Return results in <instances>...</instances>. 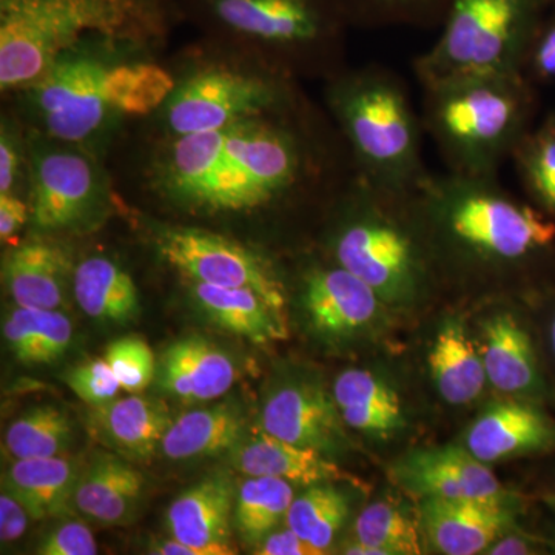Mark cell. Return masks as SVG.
Listing matches in <instances>:
<instances>
[{"instance_id":"1","label":"cell","mask_w":555,"mask_h":555,"mask_svg":"<svg viewBox=\"0 0 555 555\" xmlns=\"http://www.w3.org/2000/svg\"><path fill=\"white\" fill-rule=\"evenodd\" d=\"M356 177L341 134L324 137L297 100L225 129L177 138L163 173L175 199L206 211L261 210Z\"/></svg>"},{"instance_id":"2","label":"cell","mask_w":555,"mask_h":555,"mask_svg":"<svg viewBox=\"0 0 555 555\" xmlns=\"http://www.w3.org/2000/svg\"><path fill=\"white\" fill-rule=\"evenodd\" d=\"M327 105L358 177L397 193H414L425 181L422 113L397 72L379 64L338 72Z\"/></svg>"},{"instance_id":"3","label":"cell","mask_w":555,"mask_h":555,"mask_svg":"<svg viewBox=\"0 0 555 555\" xmlns=\"http://www.w3.org/2000/svg\"><path fill=\"white\" fill-rule=\"evenodd\" d=\"M537 107L524 73L423 87L422 120L448 171L499 179L528 131Z\"/></svg>"},{"instance_id":"4","label":"cell","mask_w":555,"mask_h":555,"mask_svg":"<svg viewBox=\"0 0 555 555\" xmlns=\"http://www.w3.org/2000/svg\"><path fill=\"white\" fill-rule=\"evenodd\" d=\"M412 198L423 225L460 257L521 266L554 250V219L507 195L496 179L430 171Z\"/></svg>"},{"instance_id":"5","label":"cell","mask_w":555,"mask_h":555,"mask_svg":"<svg viewBox=\"0 0 555 555\" xmlns=\"http://www.w3.org/2000/svg\"><path fill=\"white\" fill-rule=\"evenodd\" d=\"M160 17V0H0V87L38 82L89 36L147 30Z\"/></svg>"},{"instance_id":"6","label":"cell","mask_w":555,"mask_h":555,"mask_svg":"<svg viewBox=\"0 0 555 555\" xmlns=\"http://www.w3.org/2000/svg\"><path fill=\"white\" fill-rule=\"evenodd\" d=\"M346 219L332 241L335 262L377 292L382 301L414 297L425 278V246L412 193L353 179L343 193Z\"/></svg>"},{"instance_id":"7","label":"cell","mask_w":555,"mask_h":555,"mask_svg":"<svg viewBox=\"0 0 555 555\" xmlns=\"http://www.w3.org/2000/svg\"><path fill=\"white\" fill-rule=\"evenodd\" d=\"M175 89L158 65L64 54L35 83V102L51 137L82 141L112 115H149Z\"/></svg>"},{"instance_id":"8","label":"cell","mask_w":555,"mask_h":555,"mask_svg":"<svg viewBox=\"0 0 555 555\" xmlns=\"http://www.w3.org/2000/svg\"><path fill=\"white\" fill-rule=\"evenodd\" d=\"M550 0H456L437 42L414 61L422 87L517 75Z\"/></svg>"},{"instance_id":"9","label":"cell","mask_w":555,"mask_h":555,"mask_svg":"<svg viewBox=\"0 0 555 555\" xmlns=\"http://www.w3.org/2000/svg\"><path fill=\"white\" fill-rule=\"evenodd\" d=\"M199 17L275 51L288 65L335 76L349 27L335 0H189Z\"/></svg>"},{"instance_id":"10","label":"cell","mask_w":555,"mask_h":555,"mask_svg":"<svg viewBox=\"0 0 555 555\" xmlns=\"http://www.w3.org/2000/svg\"><path fill=\"white\" fill-rule=\"evenodd\" d=\"M295 100L297 94L283 76L206 69L170 94L167 124L177 138L208 133L268 115Z\"/></svg>"},{"instance_id":"11","label":"cell","mask_w":555,"mask_h":555,"mask_svg":"<svg viewBox=\"0 0 555 555\" xmlns=\"http://www.w3.org/2000/svg\"><path fill=\"white\" fill-rule=\"evenodd\" d=\"M160 255L192 283L248 287L278 306L286 305L284 286L268 259L235 241L199 229H170L158 241Z\"/></svg>"},{"instance_id":"12","label":"cell","mask_w":555,"mask_h":555,"mask_svg":"<svg viewBox=\"0 0 555 555\" xmlns=\"http://www.w3.org/2000/svg\"><path fill=\"white\" fill-rule=\"evenodd\" d=\"M401 485L423 499H499L500 485L469 449L443 447L416 451L397 466Z\"/></svg>"},{"instance_id":"13","label":"cell","mask_w":555,"mask_h":555,"mask_svg":"<svg viewBox=\"0 0 555 555\" xmlns=\"http://www.w3.org/2000/svg\"><path fill=\"white\" fill-rule=\"evenodd\" d=\"M96 189L89 160L75 153H43L33 171V222L40 230L72 228L86 217Z\"/></svg>"},{"instance_id":"14","label":"cell","mask_w":555,"mask_h":555,"mask_svg":"<svg viewBox=\"0 0 555 555\" xmlns=\"http://www.w3.org/2000/svg\"><path fill=\"white\" fill-rule=\"evenodd\" d=\"M235 503V489L228 477L199 481L171 503L167 513L171 537L195 547L199 555L236 554L230 534Z\"/></svg>"},{"instance_id":"15","label":"cell","mask_w":555,"mask_h":555,"mask_svg":"<svg viewBox=\"0 0 555 555\" xmlns=\"http://www.w3.org/2000/svg\"><path fill=\"white\" fill-rule=\"evenodd\" d=\"M382 298L364 281L341 268H313L302 283V305L310 323L331 337L353 334L371 323Z\"/></svg>"},{"instance_id":"16","label":"cell","mask_w":555,"mask_h":555,"mask_svg":"<svg viewBox=\"0 0 555 555\" xmlns=\"http://www.w3.org/2000/svg\"><path fill=\"white\" fill-rule=\"evenodd\" d=\"M422 514L430 542L447 555L483 553L513 524L499 499H425Z\"/></svg>"},{"instance_id":"17","label":"cell","mask_w":555,"mask_h":555,"mask_svg":"<svg viewBox=\"0 0 555 555\" xmlns=\"http://www.w3.org/2000/svg\"><path fill=\"white\" fill-rule=\"evenodd\" d=\"M156 374L164 392L185 401L217 400L238 377L232 358L198 337L179 339L167 347Z\"/></svg>"},{"instance_id":"18","label":"cell","mask_w":555,"mask_h":555,"mask_svg":"<svg viewBox=\"0 0 555 555\" xmlns=\"http://www.w3.org/2000/svg\"><path fill=\"white\" fill-rule=\"evenodd\" d=\"M338 406L334 398L310 386H287L269 398L261 427L269 436L326 451L339 436Z\"/></svg>"},{"instance_id":"19","label":"cell","mask_w":555,"mask_h":555,"mask_svg":"<svg viewBox=\"0 0 555 555\" xmlns=\"http://www.w3.org/2000/svg\"><path fill=\"white\" fill-rule=\"evenodd\" d=\"M467 449L483 463L555 448V423L529 404H499L474 423Z\"/></svg>"},{"instance_id":"20","label":"cell","mask_w":555,"mask_h":555,"mask_svg":"<svg viewBox=\"0 0 555 555\" xmlns=\"http://www.w3.org/2000/svg\"><path fill=\"white\" fill-rule=\"evenodd\" d=\"M232 463L248 477H276L288 483L315 486L352 481L353 477L324 456L323 451L297 447L269 436L247 438L232 449Z\"/></svg>"},{"instance_id":"21","label":"cell","mask_w":555,"mask_h":555,"mask_svg":"<svg viewBox=\"0 0 555 555\" xmlns=\"http://www.w3.org/2000/svg\"><path fill=\"white\" fill-rule=\"evenodd\" d=\"M193 297L219 327L247 338L254 345L286 339L283 306L248 287H218L193 283Z\"/></svg>"},{"instance_id":"22","label":"cell","mask_w":555,"mask_h":555,"mask_svg":"<svg viewBox=\"0 0 555 555\" xmlns=\"http://www.w3.org/2000/svg\"><path fill=\"white\" fill-rule=\"evenodd\" d=\"M173 418L160 401L131 397L112 400L90 412V426L96 436L126 456L145 460L160 448Z\"/></svg>"},{"instance_id":"23","label":"cell","mask_w":555,"mask_h":555,"mask_svg":"<svg viewBox=\"0 0 555 555\" xmlns=\"http://www.w3.org/2000/svg\"><path fill=\"white\" fill-rule=\"evenodd\" d=\"M67 270L64 251L46 241L22 244L3 262L11 297L22 308L60 309Z\"/></svg>"},{"instance_id":"24","label":"cell","mask_w":555,"mask_h":555,"mask_svg":"<svg viewBox=\"0 0 555 555\" xmlns=\"http://www.w3.org/2000/svg\"><path fill=\"white\" fill-rule=\"evenodd\" d=\"M144 488V478L118 456L104 455L79 478L75 507L82 516L104 526L129 520Z\"/></svg>"},{"instance_id":"25","label":"cell","mask_w":555,"mask_h":555,"mask_svg":"<svg viewBox=\"0 0 555 555\" xmlns=\"http://www.w3.org/2000/svg\"><path fill=\"white\" fill-rule=\"evenodd\" d=\"M78 474L64 456L16 460L7 476L5 489L28 511L33 520L62 518L75 507Z\"/></svg>"},{"instance_id":"26","label":"cell","mask_w":555,"mask_h":555,"mask_svg":"<svg viewBox=\"0 0 555 555\" xmlns=\"http://www.w3.org/2000/svg\"><path fill=\"white\" fill-rule=\"evenodd\" d=\"M486 377L502 392H532L542 387L532 339L511 315L492 318L485 326Z\"/></svg>"},{"instance_id":"27","label":"cell","mask_w":555,"mask_h":555,"mask_svg":"<svg viewBox=\"0 0 555 555\" xmlns=\"http://www.w3.org/2000/svg\"><path fill=\"white\" fill-rule=\"evenodd\" d=\"M334 400L343 422L361 433L389 436L404 425L396 390L371 372H343L335 382Z\"/></svg>"},{"instance_id":"28","label":"cell","mask_w":555,"mask_h":555,"mask_svg":"<svg viewBox=\"0 0 555 555\" xmlns=\"http://www.w3.org/2000/svg\"><path fill=\"white\" fill-rule=\"evenodd\" d=\"M244 420L229 404L198 409L173 420L160 443L171 460L199 459L232 451L243 438Z\"/></svg>"},{"instance_id":"29","label":"cell","mask_w":555,"mask_h":555,"mask_svg":"<svg viewBox=\"0 0 555 555\" xmlns=\"http://www.w3.org/2000/svg\"><path fill=\"white\" fill-rule=\"evenodd\" d=\"M73 291L79 308L94 320L126 323L139 312L133 278L108 258L80 262L73 273Z\"/></svg>"},{"instance_id":"30","label":"cell","mask_w":555,"mask_h":555,"mask_svg":"<svg viewBox=\"0 0 555 555\" xmlns=\"http://www.w3.org/2000/svg\"><path fill=\"white\" fill-rule=\"evenodd\" d=\"M429 366L438 392L451 404L470 403L480 396L488 379L483 358L465 328L456 323L447 324L437 335Z\"/></svg>"},{"instance_id":"31","label":"cell","mask_w":555,"mask_h":555,"mask_svg":"<svg viewBox=\"0 0 555 555\" xmlns=\"http://www.w3.org/2000/svg\"><path fill=\"white\" fill-rule=\"evenodd\" d=\"M3 337L21 363L51 364L67 352L73 324L57 309L16 306L3 323Z\"/></svg>"},{"instance_id":"32","label":"cell","mask_w":555,"mask_h":555,"mask_svg":"<svg viewBox=\"0 0 555 555\" xmlns=\"http://www.w3.org/2000/svg\"><path fill=\"white\" fill-rule=\"evenodd\" d=\"M347 24L361 28H441L456 0H335Z\"/></svg>"},{"instance_id":"33","label":"cell","mask_w":555,"mask_h":555,"mask_svg":"<svg viewBox=\"0 0 555 555\" xmlns=\"http://www.w3.org/2000/svg\"><path fill=\"white\" fill-rule=\"evenodd\" d=\"M295 500L292 483L276 477H250L236 495L235 525L247 543H261Z\"/></svg>"},{"instance_id":"34","label":"cell","mask_w":555,"mask_h":555,"mask_svg":"<svg viewBox=\"0 0 555 555\" xmlns=\"http://www.w3.org/2000/svg\"><path fill=\"white\" fill-rule=\"evenodd\" d=\"M511 160L534 207L555 221V113L528 131Z\"/></svg>"},{"instance_id":"35","label":"cell","mask_w":555,"mask_h":555,"mask_svg":"<svg viewBox=\"0 0 555 555\" xmlns=\"http://www.w3.org/2000/svg\"><path fill=\"white\" fill-rule=\"evenodd\" d=\"M349 514L346 495L334 486L315 485L292 502L286 516L288 529L327 553Z\"/></svg>"},{"instance_id":"36","label":"cell","mask_w":555,"mask_h":555,"mask_svg":"<svg viewBox=\"0 0 555 555\" xmlns=\"http://www.w3.org/2000/svg\"><path fill=\"white\" fill-rule=\"evenodd\" d=\"M72 434V423L61 409L40 406L11 423L5 444L16 460L50 459L68 447Z\"/></svg>"},{"instance_id":"37","label":"cell","mask_w":555,"mask_h":555,"mask_svg":"<svg viewBox=\"0 0 555 555\" xmlns=\"http://www.w3.org/2000/svg\"><path fill=\"white\" fill-rule=\"evenodd\" d=\"M357 542L379 551L382 555H418L423 553L418 525L400 507L378 502L367 506L357 518Z\"/></svg>"},{"instance_id":"38","label":"cell","mask_w":555,"mask_h":555,"mask_svg":"<svg viewBox=\"0 0 555 555\" xmlns=\"http://www.w3.org/2000/svg\"><path fill=\"white\" fill-rule=\"evenodd\" d=\"M104 358L126 392H142L155 378V356L142 338L126 337L112 343Z\"/></svg>"},{"instance_id":"39","label":"cell","mask_w":555,"mask_h":555,"mask_svg":"<svg viewBox=\"0 0 555 555\" xmlns=\"http://www.w3.org/2000/svg\"><path fill=\"white\" fill-rule=\"evenodd\" d=\"M65 382L76 397L93 408L115 400L122 389L105 358H98L73 369Z\"/></svg>"},{"instance_id":"40","label":"cell","mask_w":555,"mask_h":555,"mask_svg":"<svg viewBox=\"0 0 555 555\" xmlns=\"http://www.w3.org/2000/svg\"><path fill=\"white\" fill-rule=\"evenodd\" d=\"M521 73L534 82L555 83V14L545 17L535 33Z\"/></svg>"},{"instance_id":"41","label":"cell","mask_w":555,"mask_h":555,"mask_svg":"<svg viewBox=\"0 0 555 555\" xmlns=\"http://www.w3.org/2000/svg\"><path fill=\"white\" fill-rule=\"evenodd\" d=\"M36 553L40 555H94L98 543L93 532L80 521H67L53 529L40 543Z\"/></svg>"},{"instance_id":"42","label":"cell","mask_w":555,"mask_h":555,"mask_svg":"<svg viewBox=\"0 0 555 555\" xmlns=\"http://www.w3.org/2000/svg\"><path fill=\"white\" fill-rule=\"evenodd\" d=\"M28 511L9 489L3 488L0 495V540L3 545L20 540L28 526Z\"/></svg>"},{"instance_id":"43","label":"cell","mask_w":555,"mask_h":555,"mask_svg":"<svg viewBox=\"0 0 555 555\" xmlns=\"http://www.w3.org/2000/svg\"><path fill=\"white\" fill-rule=\"evenodd\" d=\"M258 555H321L323 551L317 550L310 545L305 539L295 534L292 529L286 531L273 532L268 539L262 540L258 551Z\"/></svg>"},{"instance_id":"44","label":"cell","mask_w":555,"mask_h":555,"mask_svg":"<svg viewBox=\"0 0 555 555\" xmlns=\"http://www.w3.org/2000/svg\"><path fill=\"white\" fill-rule=\"evenodd\" d=\"M31 211L11 193H0V238L10 240L24 228Z\"/></svg>"},{"instance_id":"45","label":"cell","mask_w":555,"mask_h":555,"mask_svg":"<svg viewBox=\"0 0 555 555\" xmlns=\"http://www.w3.org/2000/svg\"><path fill=\"white\" fill-rule=\"evenodd\" d=\"M20 147H17L10 130L2 127L0 134V193H11L17 170H20Z\"/></svg>"},{"instance_id":"46","label":"cell","mask_w":555,"mask_h":555,"mask_svg":"<svg viewBox=\"0 0 555 555\" xmlns=\"http://www.w3.org/2000/svg\"><path fill=\"white\" fill-rule=\"evenodd\" d=\"M531 553V545L517 535L505 537V539L491 545V551H489V554L492 555H524Z\"/></svg>"},{"instance_id":"47","label":"cell","mask_w":555,"mask_h":555,"mask_svg":"<svg viewBox=\"0 0 555 555\" xmlns=\"http://www.w3.org/2000/svg\"><path fill=\"white\" fill-rule=\"evenodd\" d=\"M550 341H551V349H553V353L555 357V317H554L553 323H551V327H550Z\"/></svg>"},{"instance_id":"48","label":"cell","mask_w":555,"mask_h":555,"mask_svg":"<svg viewBox=\"0 0 555 555\" xmlns=\"http://www.w3.org/2000/svg\"><path fill=\"white\" fill-rule=\"evenodd\" d=\"M550 2H551V3H554V5H555V0H550Z\"/></svg>"}]
</instances>
